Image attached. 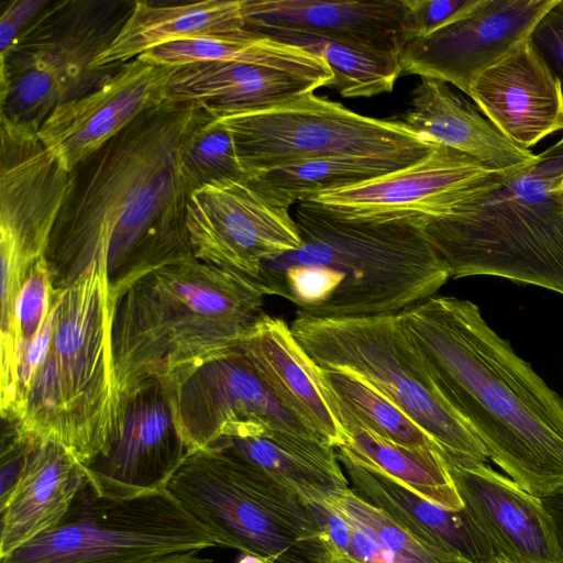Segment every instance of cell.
I'll use <instances>...</instances> for the list:
<instances>
[{
  "label": "cell",
  "mask_w": 563,
  "mask_h": 563,
  "mask_svg": "<svg viewBox=\"0 0 563 563\" xmlns=\"http://www.w3.org/2000/svg\"><path fill=\"white\" fill-rule=\"evenodd\" d=\"M207 112L196 102L167 99L70 172L44 255L54 288L67 287L97 264L107 273L113 310L137 279L194 256L180 158Z\"/></svg>",
  "instance_id": "1"
},
{
  "label": "cell",
  "mask_w": 563,
  "mask_h": 563,
  "mask_svg": "<svg viewBox=\"0 0 563 563\" xmlns=\"http://www.w3.org/2000/svg\"><path fill=\"white\" fill-rule=\"evenodd\" d=\"M399 316L487 456L538 498L562 492L563 398L488 325L478 306L434 295Z\"/></svg>",
  "instance_id": "2"
},
{
  "label": "cell",
  "mask_w": 563,
  "mask_h": 563,
  "mask_svg": "<svg viewBox=\"0 0 563 563\" xmlns=\"http://www.w3.org/2000/svg\"><path fill=\"white\" fill-rule=\"evenodd\" d=\"M294 219L301 246L263 264L256 282L298 314L350 318L399 313L448 282L427 218L351 219L308 200Z\"/></svg>",
  "instance_id": "3"
},
{
  "label": "cell",
  "mask_w": 563,
  "mask_h": 563,
  "mask_svg": "<svg viewBox=\"0 0 563 563\" xmlns=\"http://www.w3.org/2000/svg\"><path fill=\"white\" fill-rule=\"evenodd\" d=\"M264 296L255 279L195 256L137 279L112 314L118 404L150 379L169 378L235 345L264 313Z\"/></svg>",
  "instance_id": "4"
},
{
  "label": "cell",
  "mask_w": 563,
  "mask_h": 563,
  "mask_svg": "<svg viewBox=\"0 0 563 563\" xmlns=\"http://www.w3.org/2000/svg\"><path fill=\"white\" fill-rule=\"evenodd\" d=\"M54 330L29 388L5 427L21 441H55L81 463L107 445L117 417L107 273L92 264L54 288Z\"/></svg>",
  "instance_id": "5"
},
{
  "label": "cell",
  "mask_w": 563,
  "mask_h": 563,
  "mask_svg": "<svg viewBox=\"0 0 563 563\" xmlns=\"http://www.w3.org/2000/svg\"><path fill=\"white\" fill-rule=\"evenodd\" d=\"M563 137L424 232L450 278L489 275L563 295Z\"/></svg>",
  "instance_id": "6"
},
{
  "label": "cell",
  "mask_w": 563,
  "mask_h": 563,
  "mask_svg": "<svg viewBox=\"0 0 563 563\" xmlns=\"http://www.w3.org/2000/svg\"><path fill=\"white\" fill-rule=\"evenodd\" d=\"M166 490L218 545L271 563H316L322 526L300 494L216 446L189 453Z\"/></svg>",
  "instance_id": "7"
},
{
  "label": "cell",
  "mask_w": 563,
  "mask_h": 563,
  "mask_svg": "<svg viewBox=\"0 0 563 563\" xmlns=\"http://www.w3.org/2000/svg\"><path fill=\"white\" fill-rule=\"evenodd\" d=\"M135 1H49L0 56V115L38 131L59 106L84 97L124 64L95 67Z\"/></svg>",
  "instance_id": "8"
},
{
  "label": "cell",
  "mask_w": 563,
  "mask_h": 563,
  "mask_svg": "<svg viewBox=\"0 0 563 563\" xmlns=\"http://www.w3.org/2000/svg\"><path fill=\"white\" fill-rule=\"evenodd\" d=\"M290 329L318 367L346 368L365 378L418 423L444 457L486 462L484 445L437 386L399 313L350 318L297 313Z\"/></svg>",
  "instance_id": "9"
},
{
  "label": "cell",
  "mask_w": 563,
  "mask_h": 563,
  "mask_svg": "<svg viewBox=\"0 0 563 563\" xmlns=\"http://www.w3.org/2000/svg\"><path fill=\"white\" fill-rule=\"evenodd\" d=\"M213 547H219L214 536L166 489L111 498L86 479L54 529L0 558V563H161Z\"/></svg>",
  "instance_id": "10"
},
{
  "label": "cell",
  "mask_w": 563,
  "mask_h": 563,
  "mask_svg": "<svg viewBox=\"0 0 563 563\" xmlns=\"http://www.w3.org/2000/svg\"><path fill=\"white\" fill-rule=\"evenodd\" d=\"M219 119L232 132L249 177L334 156L418 162L438 145L397 120L366 117L313 92L267 110Z\"/></svg>",
  "instance_id": "11"
},
{
  "label": "cell",
  "mask_w": 563,
  "mask_h": 563,
  "mask_svg": "<svg viewBox=\"0 0 563 563\" xmlns=\"http://www.w3.org/2000/svg\"><path fill=\"white\" fill-rule=\"evenodd\" d=\"M159 380L189 453L208 448L228 428L253 421L319 439L279 400L236 344Z\"/></svg>",
  "instance_id": "12"
},
{
  "label": "cell",
  "mask_w": 563,
  "mask_h": 563,
  "mask_svg": "<svg viewBox=\"0 0 563 563\" xmlns=\"http://www.w3.org/2000/svg\"><path fill=\"white\" fill-rule=\"evenodd\" d=\"M186 227L192 255L256 280L264 263L301 246L289 209L266 200L246 180H224L192 191Z\"/></svg>",
  "instance_id": "13"
},
{
  "label": "cell",
  "mask_w": 563,
  "mask_h": 563,
  "mask_svg": "<svg viewBox=\"0 0 563 563\" xmlns=\"http://www.w3.org/2000/svg\"><path fill=\"white\" fill-rule=\"evenodd\" d=\"M188 454L167 389L154 378L119 401L106 448L82 468L100 495L131 498L166 489Z\"/></svg>",
  "instance_id": "14"
},
{
  "label": "cell",
  "mask_w": 563,
  "mask_h": 563,
  "mask_svg": "<svg viewBox=\"0 0 563 563\" xmlns=\"http://www.w3.org/2000/svg\"><path fill=\"white\" fill-rule=\"evenodd\" d=\"M1 263L27 274L44 257L63 207L70 172L37 132L0 115Z\"/></svg>",
  "instance_id": "15"
},
{
  "label": "cell",
  "mask_w": 563,
  "mask_h": 563,
  "mask_svg": "<svg viewBox=\"0 0 563 563\" xmlns=\"http://www.w3.org/2000/svg\"><path fill=\"white\" fill-rule=\"evenodd\" d=\"M508 175L459 151L437 145L407 167L323 192L311 201L351 219H429L450 213L474 196L499 186Z\"/></svg>",
  "instance_id": "16"
},
{
  "label": "cell",
  "mask_w": 563,
  "mask_h": 563,
  "mask_svg": "<svg viewBox=\"0 0 563 563\" xmlns=\"http://www.w3.org/2000/svg\"><path fill=\"white\" fill-rule=\"evenodd\" d=\"M556 0H478L467 12L404 46L401 75L455 87L468 97L474 79L529 40Z\"/></svg>",
  "instance_id": "17"
},
{
  "label": "cell",
  "mask_w": 563,
  "mask_h": 563,
  "mask_svg": "<svg viewBox=\"0 0 563 563\" xmlns=\"http://www.w3.org/2000/svg\"><path fill=\"white\" fill-rule=\"evenodd\" d=\"M334 75L317 55L245 63H194L172 67L167 99L192 101L214 117L267 110L333 85Z\"/></svg>",
  "instance_id": "18"
},
{
  "label": "cell",
  "mask_w": 563,
  "mask_h": 563,
  "mask_svg": "<svg viewBox=\"0 0 563 563\" xmlns=\"http://www.w3.org/2000/svg\"><path fill=\"white\" fill-rule=\"evenodd\" d=\"M170 70L137 57L125 63L96 90L57 107L38 129L40 140L71 172L143 112L167 100Z\"/></svg>",
  "instance_id": "19"
},
{
  "label": "cell",
  "mask_w": 563,
  "mask_h": 563,
  "mask_svg": "<svg viewBox=\"0 0 563 563\" xmlns=\"http://www.w3.org/2000/svg\"><path fill=\"white\" fill-rule=\"evenodd\" d=\"M443 459L465 511L496 559L510 563H563L540 498L485 463Z\"/></svg>",
  "instance_id": "20"
},
{
  "label": "cell",
  "mask_w": 563,
  "mask_h": 563,
  "mask_svg": "<svg viewBox=\"0 0 563 563\" xmlns=\"http://www.w3.org/2000/svg\"><path fill=\"white\" fill-rule=\"evenodd\" d=\"M468 97L511 143L523 150L563 130V86L530 41L481 73Z\"/></svg>",
  "instance_id": "21"
},
{
  "label": "cell",
  "mask_w": 563,
  "mask_h": 563,
  "mask_svg": "<svg viewBox=\"0 0 563 563\" xmlns=\"http://www.w3.org/2000/svg\"><path fill=\"white\" fill-rule=\"evenodd\" d=\"M245 29L307 33L399 57L412 38L405 0H242Z\"/></svg>",
  "instance_id": "22"
},
{
  "label": "cell",
  "mask_w": 563,
  "mask_h": 563,
  "mask_svg": "<svg viewBox=\"0 0 563 563\" xmlns=\"http://www.w3.org/2000/svg\"><path fill=\"white\" fill-rule=\"evenodd\" d=\"M336 450L353 492L389 515L441 563H494L489 543L464 508L446 509L360 461L346 448Z\"/></svg>",
  "instance_id": "23"
},
{
  "label": "cell",
  "mask_w": 563,
  "mask_h": 563,
  "mask_svg": "<svg viewBox=\"0 0 563 563\" xmlns=\"http://www.w3.org/2000/svg\"><path fill=\"white\" fill-rule=\"evenodd\" d=\"M236 346L317 438L334 449L344 444L345 430L332 412L318 367L286 321L264 312Z\"/></svg>",
  "instance_id": "24"
},
{
  "label": "cell",
  "mask_w": 563,
  "mask_h": 563,
  "mask_svg": "<svg viewBox=\"0 0 563 563\" xmlns=\"http://www.w3.org/2000/svg\"><path fill=\"white\" fill-rule=\"evenodd\" d=\"M85 482L82 464L63 444L33 443L15 485L0 499V558L54 529Z\"/></svg>",
  "instance_id": "25"
},
{
  "label": "cell",
  "mask_w": 563,
  "mask_h": 563,
  "mask_svg": "<svg viewBox=\"0 0 563 563\" xmlns=\"http://www.w3.org/2000/svg\"><path fill=\"white\" fill-rule=\"evenodd\" d=\"M410 97L408 109L397 121L430 143L459 151L503 174L515 173L536 157L506 139L446 82L421 78Z\"/></svg>",
  "instance_id": "26"
},
{
  "label": "cell",
  "mask_w": 563,
  "mask_h": 563,
  "mask_svg": "<svg viewBox=\"0 0 563 563\" xmlns=\"http://www.w3.org/2000/svg\"><path fill=\"white\" fill-rule=\"evenodd\" d=\"M209 446L241 457L311 505L320 504L350 484L333 446L265 422L234 424Z\"/></svg>",
  "instance_id": "27"
},
{
  "label": "cell",
  "mask_w": 563,
  "mask_h": 563,
  "mask_svg": "<svg viewBox=\"0 0 563 563\" xmlns=\"http://www.w3.org/2000/svg\"><path fill=\"white\" fill-rule=\"evenodd\" d=\"M245 30L242 0L161 3L139 0L95 67L125 64L170 42L230 34Z\"/></svg>",
  "instance_id": "28"
},
{
  "label": "cell",
  "mask_w": 563,
  "mask_h": 563,
  "mask_svg": "<svg viewBox=\"0 0 563 563\" xmlns=\"http://www.w3.org/2000/svg\"><path fill=\"white\" fill-rule=\"evenodd\" d=\"M324 387L332 412L346 433L343 448L423 498L451 510L464 508L440 451L401 445L374 433L362 426L333 393Z\"/></svg>",
  "instance_id": "29"
},
{
  "label": "cell",
  "mask_w": 563,
  "mask_h": 563,
  "mask_svg": "<svg viewBox=\"0 0 563 563\" xmlns=\"http://www.w3.org/2000/svg\"><path fill=\"white\" fill-rule=\"evenodd\" d=\"M413 163L356 156L313 158L258 172L247 181L269 202L289 209L323 192L368 181Z\"/></svg>",
  "instance_id": "30"
},
{
  "label": "cell",
  "mask_w": 563,
  "mask_h": 563,
  "mask_svg": "<svg viewBox=\"0 0 563 563\" xmlns=\"http://www.w3.org/2000/svg\"><path fill=\"white\" fill-rule=\"evenodd\" d=\"M254 33L301 47L322 58L334 75L332 86L344 98L391 92L401 75L399 57L297 31L264 29Z\"/></svg>",
  "instance_id": "31"
},
{
  "label": "cell",
  "mask_w": 563,
  "mask_h": 563,
  "mask_svg": "<svg viewBox=\"0 0 563 563\" xmlns=\"http://www.w3.org/2000/svg\"><path fill=\"white\" fill-rule=\"evenodd\" d=\"M318 371L322 383L368 430L401 445L441 452L418 423L358 374L346 368Z\"/></svg>",
  "instance_id": "32"
},
{
  "label": "cell",
  "mask_w": 563,
  "mask_h": 563,
  "mask_svg": "<svg viewBox=\"0 0 563 563\" xmlns=\"http://www.w3.org/2000/svg\"><path fill=\"white\" fill-rule=\"evenodd\" d=\"M307 52L245 29L230 34L170 42L151 48L137 58L174 67L194 63L274 62L296 58Z\"/></svg>",
  "instance_id": "33"
},
{
  "label": "cell",
  "mask_w": 563,
  "mask_h": 563,
  "mask_svg": "<svg viewBox=\"0 0 563 563\" xmlns=\"http://www.w3.org/2000/svg\"><path fill=\"white\" fill-rule=\"evenodd\" d=\"M54 285L44 257L30 268L16 296L12 323L0 336V411L11 409L15 395L16 358L42 329L51 310Z\"/></svg>",
  "instance_id": "34"
},
{
  "label": "cell",
  "mask_w": 563,
  "mask_h": 563,
  "mask_svg": "<svg viewBox=\"0 0 563 563\" xmlns=\"http://www.w3.org/2000/svg\"><path fill=\"white\" fill-rule=\"evenodd\" d=\"M180 168L190 194L214 183L249 179L232 132L209 112L188 136Z\"/></svg>",
  "instance_id": "35"
},
{
  "label": "cell",
  "mask_w": 563,
  "mask_h": 563,
  "mask_svg": "<svg viewBox=\"0 0 563 563\" xmlns=\"http://www.w3.org/2000/svg\"><path fill=\"white\" fill-rule=\"evenodd\" d=\"M317 505L332 509L366 532L377 543L411 563H441L396 520L361 498L350 486L329 495Z\"/></svg>",
  "instance_id": "36"
},
{
  "label": "cell",
  "mask_w": 563,
  "mask_h": 563,
  "mask_svg": "<svg viewBox=\"0 0 563 563\" xmlns=\"http://www.w3.org/2000/svg\"><path fill=\"white\" fill-rule=\"evenodd\" d=\"M312 506L322 526V552L316 563H411L332 509Z\"/></svg>",
  "instance_id": "37"
},
{
  "label": "cell",
  "mask_w": 563,
  "mask_h": 563,
  "mask_svg": "<svg viewBox=\"0 0 563 563\" xmlns=\"http://www.w3.org/2000/svg\"><path fill=\"white\" fill-rule=\"evenodd\" d=\"M478 0H405L409 10L412 38L424 37L451 23Z\"/></svg>",
  "instance_id": "38"
},
{
  "label": "cell",
  "mask_w": 563,
  "mask_h": 563,
  "mask_svg": "<svg viewBox=\"0 0 563 563\" xmlns=\"http://www.w3.org/2000/svg\"><path fill=\"white\" fill-rule=\"evenodd\" d=\"M529 41L563 86V0L541 16Z\"/></svg>",
  "instance_id": "39"
},
{
  "label": "cell",
  "mask_w": 563,
  "mask_h": 563,
  "mask_svg": "<svg viewBox=\"0 0 563 563\" xmlns=\"http://www.w3.org/2000/svg\"><path fill=\"white\" fill-rule=\"evenodd\" d=\"M51 0H12L0 16V56L5 54Z\"/></svg>",
  "instance_id": "40"
},
{
  "label": "cell",
  "mask_w": 563,
  "mask_h": 563,
  "mask_svg": "<svg viewBox=\"0 0 563 563\" xmlns=\"http://www.w3.org/2000/svg\"><path fill=\"white\" fill-rule=\"evenodd\" d=\"M540 500L550 517L556 543L563 556V490L541 497Z\"/></svg>",
  "instance_id": "41"
},
{
  "label": "cell",
  "mask_w": 563,
  "mask_h": 563,
  "mask_svg": "<svg viewBox=\"0 0 563 563\" xmlns=\"http://www.w3.org/2000/svg\"><path fill=\"white\" fill-rule=\"evenodd\" d=\"M199 552H188L183 554H176L165 559L161 563H213V560L201 556Z\"/></svg>",
  "instance_id": "42"
},
{
  "label": "cell",
  "mask_w": 563,
  "mask_h": 563,
  "mask_svg": "<svg viewBox=\"0 0 563 563\" xmlns=\"http://www.w3.org/2000/svg\"><path fill=\"white\" fill-rule=\"evenodd\" d=\"M236 563H271V562L261 556L245 554Z\"/></svg>",
  "instance_id": "43"
},
{
  "label": "cell",
  "mask_w": 563,
  "mask_h": 563,
  "mask_svg": "<svg viewBox=\"0 0 563 563\" xmlns=\"http://www.w3.org/2000/svg\"><path fill=\"white\" fill-rule=\"evenodd\" d=\"M494 563H510V562H508V561H506V560H503V559H496V560L494 561Z\"/></svg>",
  "instance_id": "44"
},
{
  "label": "cell",
  "mask_w": 563,
  "mask_h": 563,
  "mask_svg": "<svg viewBox=\"0 0 563 563\" xmlns=\"http://www.w3.org/2000/svg\"><path fill=\"white\" fill-rule=\"evenodd\" d=\"M561 189L563 190V174H562V184H561Z\"/></svg>",
  "instance_id": "45"
},
{
  "label": "cell",
  "mask_w": 563,
  "mask_h": 563,
  "mask_svg": "<svg viewBox=\"0 0 563 563\" xmlns=\"http://www.w3.org/2000/svg\"><path fill=\"white\" fill-rule=\"evenodd\" d=\"M563 137V136H562Z\"/></svg>",
  "instance_id": "46"
}]
</instances>
